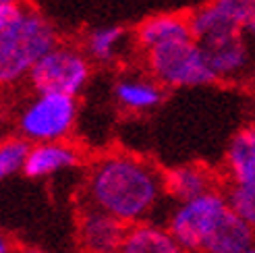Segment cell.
<instances>
[{
  "mask_svg": "<svg viewBox=\"0 0 255 253\" xmlns=\"http://www.w3.org/2000/svg\"><path fill=\"white\" fill-rule=\"evenodd\" d=\"M164 195V179L149 162L114 154L102 158L89 172V204L112 214L127 226L151 216Z\"/></svg>",
  "mask_w": 255,
  "mask_h": 253,
  "instance_id": "6da1fadb",
  "label": "cell"
},
{
  "mask_svg": "<svg viewBox=\"0 0 255 253\" xmlns=\"http://www.w3.org/2000/svg\"><path fill=\"white\" fill-rule=\"evenodd\" d=\"M58 44L56 31L40 12L21 8L0 31V85L27 77L33 65Z\"/></svg>",
  "mask_w": 255,
  "mask_h": 253,
  "instance_id": "7a4b0ae2",
  "label": "cell"
},
{
  "mask_svg": "<svg viewBox=\"0 0 255 253\" xmlns=\"http://www.w3.org/2000/svg\"><path fill=\"white\" fill-rule=\"evenodd\" d=\"M145 65L149 75L162 87H201L218 81L195 37L147 48Z\"/></svg>",
  "mask_w": 255,
  "mask_h": 253,
  "instance_id": "3957f363",
  "label": "cell"
},
{
  "mask_svg": "<svg viewBox=\"0 0 255 253\" xmlns=\"http://www.w3.org/2000/svg\"><path fill=\"white\" fill-rule=\"evenodd\" d=\"M228 212L231 208L224 191L212 189L193 199L178 201L168 216L166 229L187 253H201Z\"/></svg>",
  "mask_w": 255,
  "mask_h": 253,
  "instance_id": "277c9868",
  "label": "cell"
},
{
  "mask_svg": "<svg viewBox=\"0 0 255 253\" xmlns=\"http://www.w3.org/2000/svg\"><path fill=\"white\" fill-rule=\"evenodd\" d=\"M75 119H77L75 96L37 92V96L21 112L19 131L33 143L62 141L71 133Z\"/></svg>",
  "mask_w": 255,
  "mask_h": 253,
  "instance_id": "5b68a950",
  "label": "cell"
},
{
  "mask_svg": "<svg viewBox=\"0 0 255 253\" xmlns=\"http://www.w3.org/2000/svg\"><path fill=\"white\" fill-rule=\"evenodd\" d=\"M89 60L79 50L54 46L29 71V81L35 92H54L77 96L89 81Z\"/></svg>",
  "mask_w": 255,
  "mask_h": 253,
  "instance_id": "8992f818",
  "label": "cell"
},
{
  "mask_svg": "<svg viewBox=\"0 0 255 253\" xmlns=\"http://www.w3.org/2000/svg\"><path fill=\"white\" fill-rule=\"evenodd\" d=\"M253 8L255 0H210L189 15L191 33L197 42L239 33L243 31V25Z\"/></svg>",
  "mask_w": 255,
  "mask_h": 253,
  "instance_id": "52a82bcc",
  "label": "cell"
},
{
  "mask_svg": "<svg viewBox=\"0 0 255 253\" xmlns=\"http://www.w3.org/2000/svg\"><path fill=\"white\" fill-rule=\"evenodd\" d=\"M203 54L208 58V65L216 79H241L253 67V52L243 31L210 37V40L199 42Z\"/></svg>",
  "mask_w": 255,
  "mask_h": 253,
  "instance_id": "ba28073f",
  "label": "cell"
},
{
  "mask_svg": "<svg viewBox=\"0 0 255 253\" xmlns=\"http://www.w3.org/2000/svg\"><path fill=\"white\" fill-rule=\"evenodd\" d=\"M127 224L96 206H85L79 218V241L85 253H119Z\"/></svg>",
  "mask_w": 255,
  "mask_h": 253,
  "instance_id": "9c48e42d",
  "label": "cell"
},
{
  "mask_svg": "<svg viewBox=\"0 0 255 253\" xmlns=\"http://www.w3.org/2000/svg\"><path fill=\"white\" fill-rule=\"evenodd\" d=\"M79 160L77 149L62 141H40L27 149L23 164V174L29 179H44L52 176L65 168L75 166Z\"/></svg>",
  "mask_w": 255,
  "mask_h": 253,
  "instance_id": "30bf717a",
  "label": "cell"
},
{
  "mask_svg": "<svg viewBox=\"0 0 255 253\" xmlns=\"http://www.w3.org/2000/svg\"><path fill=\"white\" fill-rule=\"evenodd\" d=\"M162 179H164V193H168L176 201H187L208 193L212 189H218L216 174L203 164L174 166L166 172H162Z\"/></svg>",
  "mask_w": 255,
  "mask_h": 253,
  "instance_id": "8fae6325",
  "label": "cell"
},
{
  "mask_svg": "<svg viewBox=\"0 0 255 253\" xmlns=\"http://www.w3.org/2000/svg\"><path fill=\"white\" fill-rule=\"evenodd\" d=\"M119 253H187L166 226L147 220L127 226Z\"/></svg>",
  "mask_w": 255,
  "mask_h": 253,
  "instance_id": "7c38bea8",
  "label": "cell"
},
{
  "mask_svg": "<svg viewBox=\"0 0 255 253\" xmlns=\"http://www.w3.org/2000/svg\"><path fill=\"white\" fill-rule=\"evenodd\" d=\"M114 98L127 110L147 112L162 104L164 87L154 77H123L114 85Z\"/></svg>",
  "mask_w": 255,
  "mask_h": 253,
  "instance_id": "4fadbf2b",
  "label": "cell"
},
{
  "mask_svg": "<svg viewBox=\"0 0 255 253\" xmlns=\"http://www.w3.org/2000/svg\"><path fill=\"white\" fill-rule=\"evenodd\" d=\"M137 35V44L143 50L158 46L164 42H172V40H185V37H193L191 33V25L189 17L183 15H156L145 19L135 31Z\"/></svg>",
  "mask_w": 255,
  "mask_h": 253,
  "instance_id": "5bb4252c",
  "label": "cell"
},
{
  "mask_svg": "<svg viewBox=\"0 0 255 253\" xmlns=\"http://www.w3.org/2000/svg\"><path fill=\"white\" fill-rule=\"evenodd\" d=\"M224 162L231 183L255 187V139L247 131V126H243L231 139Z\"/></svg>",
  "mask_w": 255,
  "mask_h": 253,
  "instance_id": "9a60e30c",
  "label": "cell"
},
{
  "mask_svg": "<svg viewBox=\"0 0 255 253\" xmlns=\"http://www.w3.org/2000/svg\"><path fill=\"white\" fill-rule=\"evenodd\" d=\"M125 37H127V29L121 27V25H104V27H96L87 35L85 50L92 58L108 62L119 54L121 46L125 44Z\"/></svg>",
  "mask_w": 255,
  "mask_h": 253,
  "instance_id": "2e32d148",
  "label": "cell"
},
{
  "mask_svg": "<svg viewBox=\"0 0 255 253\" xmlns=\"http://www.w3.org/2000/svg\"><path fill=\"white\" fill-rule=\"evenodd\" d=\"M224 195L228 201V208L255 233V187L231 183Z\"/></svg>",
  "mask_w": 255,
  "mask_h": 253,
  "instance_id": "e0dca14e",
  "label": "cell"
},
{
  "mask_svg": "<svg viewBox=\"0 0 255 253\" xmlns=\"http://www.w3.org/2000/svg\"><path fill=\"white\" fill-rule=\"evenodd\" d=\"M29 143L25 139H6L0 141V183L8 176L23 172L25 156H27Z\"/></svg>",
  "mask_w": 255,
  "mask_h": 253,
  "instance_id": "ac0fdd59",
  "label": "cell"
},
{
  "mask_svg": "<svg viewBox=\"0 0 255 253\" xmlns=\"http://www.w3.org/2000/svg\"><path fill=\"white\" fill-rule=\"evenodd\" d=\"M21 6L19 4H2L0 2V31H2L6 25L19 15Z\"/></svg>",
  "mask_w": 255,
  "mask_h": 253,
  "instance_id": "d6986e66",
  "label": "cell"
},
{
  "mask_svg": "<svg viewBox=\"0 0 255 253\" xmlns=\"http://www.w3.org/2000/svg\"><path fill=\"white\" fill-rule=\"evenodd\" d=\"M243 33H245L247 37H253V40H255V8H253V12L247 17V21H245V25H243Z\"/></svg>",
  "mask_w": 255,
  "mask_h": 253,
  "instance_id": "ffe728a7",
  "label": "cell"
},
{
  "mask_svg": "<svg viewBox=\"0 0 255 253\" xmlns=\"http://www.w3.org/2000/svg\"><path fill=\"white\" fill-rule=\"evenodd\" d=\"M10 251H12L10 239H8L4 233H0V253H10Z\"/></svg>",
  "mask_w": 255,
  "mask_h": 253,
  "instance_id": "44dd1931",
  "label": "cell"
},
{
  "mask_svg": "<svg viewBox=\"0 0 255 253\" xmlns=\"http://www.w3.org/2000/svg\"><path fill=\"white\" fill-rule=\"evenodd\" d=\"M247 131L251 133V137L255 139V123H251V125H247Z\"/></svg>",
  "mask_w": 255,
  "mask_h": 253,
  "instance_id": "7402d4cb",
  "label": "cell"
},
{
  "mask_svg": "<svg viewBox=\"0 0 255 253\" xmlns=\"http://www.w3.org/2000/svg\"><path fill=\"white\" fill-rule=\"evenodd\" d=\"M241 253H255V243H253V245H249L247 249H243V251H241Z\"/></svg>",
  "mask_w": 255,
  "mask_h": 253,
  "instance_id": "603a6c76",
  "label": "cell"
},
{
  "mask_svg": "<svg viewBox=\"0 0 255 253\" xmlns=\"http://www.w3.org/2000/svg\"><path fill=\"white\" fill-rule=\"evenodd\" d=\"M0 2H2V4H17L19 0H0Z\"/></svg>",
  "mask_w": 255,
  "mask_h": 253,
  "instance_id": "cb8c5ba5",
  "label": "cell"
},
{
  "mask_svg": "<svg viewBox=\"0 0 255 253\" xmlns=\"http://www.w3.org/2000/svg\"><path fill=\"white\" fill-rule=\"evenodd\" d=\"M23 253H37V251H23Z\"/></svg>",
  "mask_w": 255,
  "mask_h": 253,
  "instance_id": "d4e9b609",
  "label": "cell"
}]
</instances>
